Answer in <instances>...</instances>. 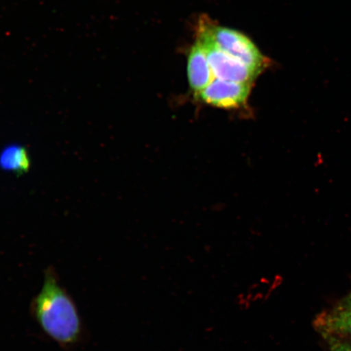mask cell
Listing matches in <instances>:
<instances>
[{
  "mask_svg": "<svg viewBox=\"0 0 351 351\" xmlns=\"http://www.w3.org/2000/svg\"><path fill=\"white\" fill-rule=\"evenodd\" d=\"M29 311L43 332L61 348H72L84 340L85 328L75 302L53 267L44 274L43 287Z\"/></svg>",
  "mask_w": 351,
  "mask_h": 351,
  "instance_id": "cell-1",
  "label": "cell"
},
{
  "mask_svg": "<svg viewBox=\"0 0 351 351\" xmlns=\"http://www.w3.org/2000/svg\"><path fill=\"white\" fill-rule=\"evenodd\" d=\"M200 23L207 30L219 49L238 59L258 73L269 67L270 60L262 54L256 44L245 34L235 29L210 23L201 20Z\"/></svg>",
  "mask_w": 351,
  "mask_h": 351,
  "instance_id": "cell-2",
  "label": "cell"
},
{
  "mask_svg": "<svg viewBox=\"0 0 351 351\" xmlns=\"http://www.w3.org/2000/svg\"><path fill=\"white\" fill-rule=\"evenodd\" d=\"M197 40L205 50L215 78L252 85L253 82L260 75V73L241 61L219 49L200 22Z\"/></svg>",
  "mask_w": 351,
  "mask_h": 351,
  "instance_id": "cell-3",
  "label": "cell"
},
{
  "mask_svg": "<svg viewBox=\"0 0 351 351\" xmlns=\"http://www.w3.org/2000/svg\"><path fill=\"white\" fill-rule=\"evenodd\" d=\"M252 84L215 78L204 90L197 94L202 102L223 109H236L247 104Z\"/></svg>",
  "mask_w": 351,
  "mask_h": 351,
  "instance_id": "cell-4",
  "label": "cell"
},
{
  "mask_svg": "<svg viewBox=\"0 0 351 351\" xmlns=\"http://www.w3.org/2000/svg\"><path fill=\"white\" fill-rule=\"evenodd\" d=\"M314 326L324 337L335 336L351 340V291L315 319Z\"/></svg>",
  "mask_w": 351,
  "mask_h": 351,
  "instance_id": "cell-5",
  "label": "cell"
},
{
  "mask_svg": "<svg viewBox=\"0 0 351 351\" xmlns=\"http://www.w3.org/2000/svg\"><path fill=\"white\" fill-rule=\"evenodd\" d=\"M187 76L189 85L195 95L204 90L215 79L205 50L197 40L189 51Z\"/></svg>",
  "mask_w": 351,
  "mask_h": 351,
  "instance_id": "cell-6",
  "label": "cell"
},
{
  "mask_svg": "<svg viewBox=\"0 0 351 351\" xmlns=\"http://www.w3.org/2000/svg\"><path fill=\"white\" fill-rule=\"evenodd\" d=\"M0 163L7 169L19 171L27 168L29 161L24 149L12 147L2 154Z\"/></svg>",
  "mask_w": 351,
  "mask_h": 351,
  "instance_id": "cell-7",
  "label": "cell"
},
{
  "mask_svg": "<svg viewBox=\"0 0 351 351\" xmlns=\"http://www.w3.org/2000/svg\"><path fill=\"white\" fill-rule=\"evenodd\" d=\"M328 341L329 351H351V340L330 336L324 337Z\"/></svg>",
  "mask_w": 351,
  "mask_h": 351,
  "instance_id": "cell-8",
  "label": "cell"
}]
</instances>
